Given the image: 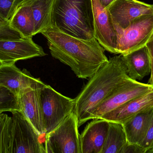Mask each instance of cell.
Listing matches in <instances>:
<instances>
[{"instance_id": "cell-15", "label": "cell", "mask_w": 153, "mask_h": 153, "mask_svg": "<svg viewBox=\"0 0 153 153\" xmlns=\"http://www.w3.org/2000/svg\"><path fill=\"white\" fill-rule=\"evenodd\" d=\"M152 107L153 91L129 101L100 119L122 124L139 112Z\"/></svg>"}, {"instance_id": "cell-28", "label": "cell", "mask_w": 153, "mask_h": 153, "mask_svg": "<svg viewBox=\"0 0 153 153\" xmlns=\"http://www.w3.org/2000/svg\"><path fill=\"white\" fill-rule=\"evenodd\" d=\"M115 1V0H99L102 5L106 9H107Z\"/></svg>"}, {"instance_id": "cell-6", "label": "cell", "mask_w": 153, "mask_h": 153, "mask_svg": "<svg viewBox=\"0 0 153 153\" xmlns=\"http://www.w3.org/2000/svg\"><path fill=\"white\" fill-rule=\"evenodd\" d=\"M10 153H46L44 140L19 110L12 111Z\"/></svg>"}, {"instance_id": "cell-14", "label": "cell", "mask_w": 153, "mask_h": 153, "mask_svg": "<svg viewBox=\"0 0 153 153\" xmlns=\"http://www.w3.org/2000/svg\"><path fill=\"white\" fill-rule=\"evenodd\" d=\"M80 135L81 153H101L108 130V121L94 119Z\"/></svg>"}, {"instance_id": "cell-19", "label": "cell", "mask_w": 153, "mask_h": 153, "mask_svg": "<svg viewBox=\"0 0 153 153\" xmlns=\"http://www.w3.org/2000/svg\"><path fill=\"white\" fill-rule=\"evenodd\" d=\"M54 0H25L29 3L35 22V35L52 28V8ZM23 1V2H24Z\"/></svg>"}, {"instance_id": "cell-9", "label": "cell", "mask_w": 153, "mask_h": 153, "mask_svg": "<svg viewBox=\"0 0 153 153\" xmlns=\"http://www.w3.org/2000/svg\"><path fill=\"white\" fill-rule=\"evenodd\" d=\"M94 19V36L108 52L118 54V36L108 9L99 0H92Z\"/></svg>"}, {"instance_id": "cell-4", "label": "cell", "mask_w": 153, "mask_h": 153, "mask_svg": "<svg viewBox=\"0 0 153 153\" xmlns=\"http://www.w3.org/2000/svg\"><path fill=\"white\" fill-rule=\"evenodd\" d=\"M40 99L46 134L74 111L75 99L62 95L47 84L40 89Z\"/></svg>"}, {"instance_id": "cell-11", "label": "cell", "mask_w": 153, "mask_h": 153, "mask_svg": "<svg viewBox=\"0 0 153 153\" xmlns=\"http://www.w3.org/2000/svg\"><path fill=\"white\" fill-rule=\"evenodd\" d=\"M42 47L35 43L32 38L17 40H0V64H15L19 60L45 56Z\"/></svg>"}, {"instance_id": "cell-20", "label": "cell", "mask_w": 153, "mask_h": 153, "mask_svg": "<svg viewBox=\"0 0 153 153\" xmlns=\"http://www.w3.org/2000/svg\"><path fill=\"white\" fill-rule=\"evenodd\" d=\"M109 123V126L101 153H120L128 143L125 130L120 123Z\"/></svg>"}, {"instance_id": "cell-24", "label": "cell", "mask_w": 153, "mask_h": 153, "mask_svg": "<svg viewBox=\"0 0 153 153\" xmlns=\"http://www.w3.org/2000/svg\"><path fill=\"white\" fill-rule=\"evenodd\" d=\"M24 0H0V14L10 20Z\"/></svg>"}, {"instance_id": "cell-1", "label": "cell", "mask_w": 153, "mask_h": 153, "mask_svg": "<svg viewBox=\"0 0 153 153\" xmlns=\"http://www.w3.org/2000/svg\"><path fill=\"white\" fill-rule=\"evenodd\" d=\"M41 33L52 57L71 67L78 78L90 79L108 61L105 49L95 39H81L53 28Z\"/></svg>"}, {"instance_id": "cell-7", "label": "cell", "mask_w": 153, "mask_h": 153, "mask_svg": "<svg viewBox=\"0 0 153 153\" xmlns=\"http://www.w3.org/2000/svg\"><path fill=\"white\" fill-rule=\"evenodd\" d=\"M118 36V54H124L145 46L153 35V13L141 15L126 29L114 25Z\"/></svg>"}, {"instance_id": "cell-26", "label": "cell", "mask_w": 153, "mask_h": 153, "mask_svg": "<svg viewBox=\"0 0 153 153\" xmlns=\"http://www.w3.org/2000/svg\"><path fill=\"white\" fill-rule=\"evenodd\" d=\"M120 153H146V151L138 145L130 144L128 142Z\"/></svg>"}, {"instance_id": "cell-2", "label": "cell", "mask_w": 153, "mask_h": 153, "mask_svg": "<svg viewBox=\"0 0 153 153\" xmlns=\"http://www.w3.org/2000/svg\"><path fill=\"white\" fill-rule=\"evenodd\" d=\"M121 55L111 57L91 77L75 98L78 127L91 119L94 109L118 87L130 79Z\"/></svg>"}, {"instance_id": "cell-25", "label": "cell", "mask_w": 153, "mask_h": 153, "mask_svg": "<svg viewBox=\"0 0 153 153\" xmlns=\"http://www.w3.org/2000/svg\"><path fill=\"white\" fill-rule=\"evenodd\" d=\"M146 151V153L153 150V115L144 138L139 145Z\"/></svg>"}, {"instance_id": "cell-10", "label": "cell", "mask_w": 153, "mask_h": 153, "mask_svg": "<svg viewBox=\"0 0 153 153\" xmlns=\"http://www.w3.org/2000/svg\"><path fill=\"white\" fill-rule=\"evenodd\" d=\"M43 82L29 87L18 97L20 111L33 126L44 142L46 133L44 127L40 99V90L45 86Z\"/></svg>"}, {"instance_id": "cell-29", "label": "cell", "mask_w": 153, "mask_h": 153, "mask_svg": "<svg viewBox=\"0 0 153 153\" xmlns=\"http://www.w3.org/2000/svg\"><path fill=\"white\" fill-rule=\"evenodd\" d=\"M147 153H153V150H151V151H149Z\"/></svg>"}, {"instance_id": "cell-13", "label": "cell", "mask_w": 153, "mask_h": 153, "mask_svg": "<svg viewBox=\"0 0 153 153\" xmlns=\"http://www.w3.org/2000/svg\"><path fill=\"white\" fill-rule=\"evenodd\" d=\"M41 82L26 69H19L15 64H0V86L9 90L16 98L25 89Z\"/></svg>"}, {"instance_id": "cell-8", "label": "cell", "mask_w": 153, "mask_h": 153, "mask_svg": "<svg viewBox=\"0 0 153 153\" xmlns=\"http://www.w3.org/2000/svg\"><path fill=\"white\" fill-rule=\"evenodd\" d=\"M152 91V85L130 78L118 87L94 109L91 115V119H100L129 101Z\"/></svg>"}, {"instance_id": "cell-16", "label": "cell", "mask_w": 153, "mask_h": 153, "mask_svg": "<svg viewBox=\"0 0 153 153\" xmlns=\"http://www.w3.org/2000/svg\"><path fill=\"white\" fill-rule=\"evenodd\" d=\"M121 55L131 79L140 81L151 74V58L146 46Z\"/></svg>"}, {"instance_id": "cell-5", "label": "cell", "mask_w": 153, "mask_h": 153, "mask_svg": "<svg viewBox=\"0 0 153 153\" xmlns=\"http://www.w3.org/2000/svg\"><path fill=\"white\" fill-rule=\"evenodd\" d=\"M78 120L74 111L46 134V153H81Z\"/></svg>"}, {"instance_id": "cell-23", "label": "cell", "mask_w": 153, "mask_h": 153, "mask_svg": "<svg viewBox=\"0 0 153 153\" xmlns=\"http://www.w3.org/2000/svg\"><path fill=\"white\" fill-rule=\"evenodd\" d=\"M23 38L11 25L10 21L0 14V40H17Z\"/></svg>"}, {"instance_id": "cell-12", "label": "cell", "mask_w": 153, "mask_h": 153, "mask_svg": "<svg viewBox=\"0 0 153 153\" xmlns=\"http://www.w3.org/2000/svg\"><path fill=\"white\" fill-rule=\"evenodd\" d=\"M107 9L114 25L124 29L137 17L153 13V4L137 0H115Z\"/></svg>"}, {"instance_id": "cell-21", "label": "cell", "mask_w": 153, "mask_h": 153, "mask_svg": "<svg viewBox=\"0 0 153 153\" xmlns=\"http://www.w3.org/2000/svg\"><path fill=\"white\" fill-rule=\"evenodd\" d=\"M12 118L0 112V153H10Z\"/></svg>"}, {"instance_id": "cell-17", "label": "cell", "mask_w": 153, "mask_h": 153, "mask_svg": "<svg viewBox=\"0 0 153 153\" xmlns=\"http://www.w3.org/2000/svg\"><path fill=\"white\" fill-rule=\"evenodd\" d=\"M153 115V107L139 112L122 124L129 143L139 145L144 138Z\"/></svg>"}, {"instance_id": "cell-22", "label": "cell", "mask_w": 153, "mask_h": 153, "mask_svg": "<svg viewBox=\"0 0 153 153\" xmlns=\"http://www.w3.org/2000/svg\"><path fill=\"white\" fill-rule=\"evenodd\" d=\"M19 110L16 96L9 90L0 86V112Z\"/></svg>"}, {"instance_id": "cell-3", "label": "cell", "mask_w": 153, "mask_h": 153, "mask_svg": "<svg viewBox=\"0 0 153 153\" xmlns=\"http://www.w3.org/2000/svg\"><path fill=\"white\" fill-rule=\"evenodd\" d=\"M52 28L84 40L95 39L92 0H54Z\"/></svg>"}, {"instance_id": "cell-30", "label": "cell", "mask_w": 153, "mask_h": 153, "mask_svg": "<svg viewBox=\"0 0 153 153\" xmlns=\"http://www.w3.org/2000/svg\"><path fill=\"white\" fill-rule=\"evenodd\" d=\"M24 1H25V0H24Z\"/></svg>"}, {"instance_id": "cell-18", "label": "cell", "mask_w": 153, "mask_h": 153, "mask_svg": "<svg viewBox=\"0 0 153 153\" xmlns=\"http://www.w3.org/2000/svg\"><path fill=\"white\" fill-rule=\"evenodd\" d=\"M12 27L23 38H32L35 35V22L29 3L24 1L10 20Z\"/></svg>"}, {"instance_id": "cell-27", "label": "cell", "mask_w": 153, "mask_h": 153, "mask_svg": "<svg viewBox=\"0 0 153 153\" xmlns=\"http://www.w3.org/2000/svg\"><path fill=\"white\" fill-rule=\"evenodd\" d=\"M146 46L148 48L151 61V77L148 81V84L153 87V35Z\"/></svg>"}]
</instances>
